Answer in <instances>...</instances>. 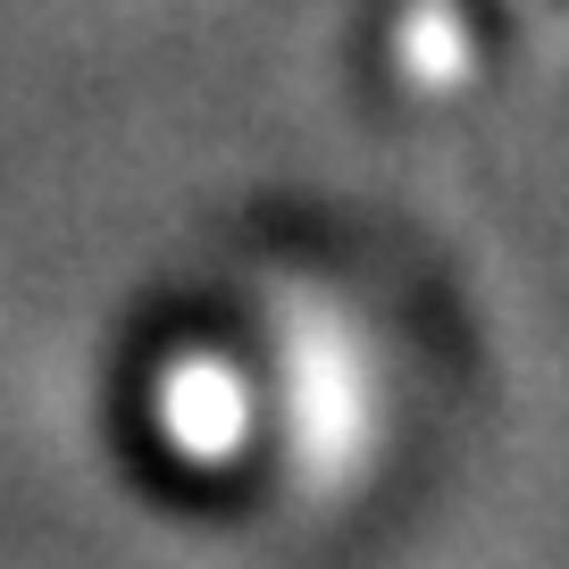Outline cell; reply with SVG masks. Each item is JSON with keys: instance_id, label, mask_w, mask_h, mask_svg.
<instances>
[{"instance_id": "6da1fadb", "label": "cell", "mask_w": 569, "mask_h": 569, "mask_svg": "<svg viewBox=\"0 0 569 569\" xmlns=\"http://www.w3.org/2000/svg\"><path fill=\"white\" fill-rule=\"evenodd\" d=\"M160 410H168V436H177L184 452H234V427H243V393L227 386V377L210 369V360H177V377H168V393H160Z\"/></svg>"}]
</instances>
